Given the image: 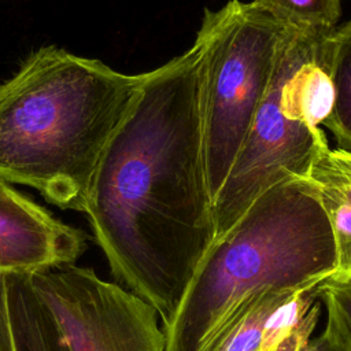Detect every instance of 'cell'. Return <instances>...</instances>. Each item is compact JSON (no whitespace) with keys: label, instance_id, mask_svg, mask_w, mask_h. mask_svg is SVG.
I'll use <instances>...</instances> for the list:
<instances>
[{"label":"cell","instance_id":"6da1fadb","mask_svg":"<svg viewBox=\"0 0 351 351\" xmlns=\"http://www.w3.org/2000/svg\"><path fill=\"white\" fill-rule=\"evenodd\" d=\"M199 47L147 71L95 171L85 210L115 281L167 326L215 239Z\"/></svg>","mask_w":351,"mask_h":351},{"label":"cell","instance_id":"7a4b0ae2","mask_svg":"<svg viewBox=\"0 0 351 351\" xmlns=\"http://www.w3.org/2000/svg\"><path fill=\"white\" fill-rule=\"evenodd\" d=\"M144 78L58 47L32 52L0 84V181L84 213L101 155Z\"/></svg>","mask_w":351,"mask_h":351},{"label":"cell","instance_id":"3957f363","mask_svg":"<svg viewBox=\"0 0 351 351\" xmlns=\"http://www.w3.org/2000/svg\"><path fill=\"white\" fill-rule=\"evenodd\" d=\"M335 269V241L314 185L285 178L214 239L176 315L162 328L165 351H204L255 295L313 288Z\"/></svg>","mask_w":351,"mask_h":351},{"label":"cell","instance_id":"277c9868","mask_svg":"<svg viewBox=\"0 0 351 351\" xmlns=\"http://www.w3.org/2000/svg\"><path fill=\"white\" fill-rule=\"evenodd\" d=\"M324 38L288 30L269 90L214 196L215 239L270 186L289 177H308L326 140L319 126L332 107Z\"/></svg>","mask_w":351,"mask_h":351},{"label":"cell","instance_id":"5b68a950","mask_svg":"<svg viewBox=\"0 0 351 351\" xmlns=\"http://www.w3.org/2000/svg\"><path fill=\"white\" fill-rule=\"evenodd\" d=\"M288 27L254 1L206 10L199 47V103L210 191L214 196L237 156L273 81Z\"/></svg>","mask_w":351,"mask_h":351},{"label":"cell","instance_id":"8992f818","mask_svg":"<svg viewBox=\"0 0 351 351\" xmlns=\"http://www.w3.org/2000/svg\"><path fill=\"white\" fill-rule=\"evenodd\" d=\"M27 276L71 351H165L155 308L92 267L62 263Z\"/></svg>","mask_w":351,"mask_h":351},{"label":"cell","instance_id":"52a82bcc","mask_svg":"<svg viewBox=\"0 0 351 351\" xmlns=\"http://www.w3.org/2000/svg\"><path fill=\"white\" fill-rule=\"evenodd\" d=\"M85 250L86 234L81 229L0 181V273L30 274L75 263Z\"/></svg>","mask_w":351,"mask_h":351},{"label":"cell","instance_id":"ba28073f","mask_svg":"<svg viewBox=\"0 0 351 351\" xmlns=\"http://www.w3.org/2000/svg\"><path fill=\"white\" fill-rule=\"evenodd\" d=\"M319 314L317 287L269 289L248 300L204 351H304Z\"/></svg>","mask_w":351,"mask_h":351},{"label":"cell","instance_id":"9c48e42d","mask_svg":"<svg viewBox=\"0 0 351 351\" xmlns=\"http://www.w3.org/2000/svg\"><path fill=\"white\" fill-rule=\"evenodd\" d=\"M328 217L336 251L330 278L351 280V151L330 148L324 140L308 177Z\"/></svg>","mask_w":351,"mask_h":351},{"label":"cell","instance_id":"30bf717a","mask_svg":"<svg viewBox=\"0 0 351 351\" xmlns=\"http://www.w3.org/2000/svg\"><path fill=\"white\" fill-rule=\"evenodd\" d=\"M7 299L15 351H71L27 274H7Z\"/></svg>","mask_w":351,"mask_h":351},{"label":"cell","instance_id":"8fae6325","mask_svg":"<svg viewBox=\"0 0 351 351\" xmlns=\"http://www.w3.org/2000/svg\"><path fill=\"white\" fill-rule=\"evenodd\" d=\"M325 64L332 86V107L324 125L339 148L351 151V19L324 38Z\"/></svg>","mask_w":351,"mask_h":351},{"label":"cell","instance_id":"7c38bea8","mask_svg":"<svg viewBox=\"0 0 351 351\" xmlns=\"http://www.w3.org/2000/svg\"><path fill=\"white\" fill-rule=\"evenodd\" d=\"M285 27L326 36L341 15V0H252Z\"/></svg>","mask_w":351,"mask_h":351},{"label":"cell","instance_id":"4fadbf2b","mask_svg":"<svg viewBox=\"0 0 351 351\" xmlns=\"http://www.w3.org/2000/svg\"><path fill=\"white\" fill-rule=\"evenodd\" d=\"M326 308L324 335L341 351H351V280L326 278L317 285Z\"/></svg>","mask_w":351,"mask_h":351},{"label":"cell","instance_id":"5bb4252c","mask_svg":"<svg viewBox=\"0 0 351 351\" xmlns=\"http://www.w3.org/2000/svg\"><path fill=\"white\" fill-rule=\"evenodd\" d=\"M0 351H15L7 299V274L0 273Z\"/></svg>","mask_w":351,"mask_h":351},{"label":"cell","instance_id":"9a60e30c","mask_svg":"<svg viewBox=\"0 0 351 351\" xmlns=\"http://www.w3.org/2000/svg\"><path fill=\"white\" fill-rule=\"evenodd\" d=\"M304 351H341L337 346H335L324 333L317 337H313Z\"/></svg>","mask_w":351,"mask_h":351}]
</instances>
